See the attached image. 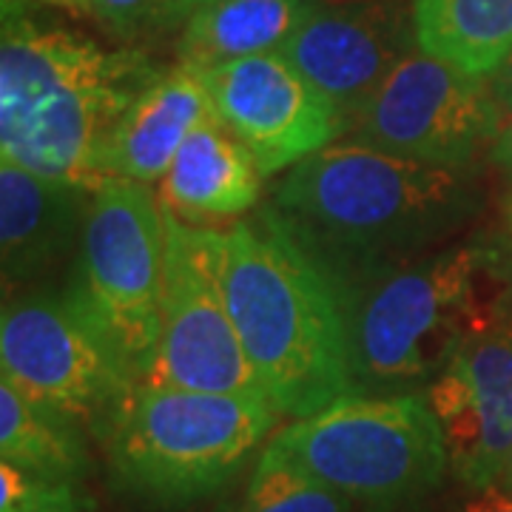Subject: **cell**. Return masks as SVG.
I'll use <instances>...</instances> for the list:
<instances>
[{"label": "cell", "instance_id": "cell-25", "mask_svg": "<svg viewBox=\"0 0 512 512\" xmlns=\"http://www.w3.org/2000/svg\"><path fill=\"white\" fill-rule=\"evenodd\" d=\"M490 154H493V163L512 177V117L501 126V131L495 134L493 146H490Z\"/></svg>", "mask_w": 512, "mask_h": 512}, {"label": "cell", "instance_id": "cell-13", "mask_svg": "<svg viewBox=\"0 0 512 512\" xmlns=\"http://www.w3.org/2000/svg\"><path fill=\"white\" fill-rule=\"evenodd\" d=\"M450 473L467 490L501 484L512 450V316L478 333L424 390Z\"/></svg>", "mask_w": 512, "mask_h": 512}, {"label": "cell", "instance_id": "cell-8", "mask_svg": "<svg viewBox=\"0 0 512 512\" xmlns=\"http://www.w3.org/2000/svg\"><path fill=\"white\" fill-rule=\"evenodd\" d=\"M0 379L94 439L137 384L120 353L66 291L6 299Z\"/></svg>", "mask_w": 512, "mask_h": 512}, {"label": "cell", "instance_id": "cell-27", "mask_svg": "<svg viewBox=\"0 0 512 512\" xmlns=\"http://www.w3.org/2000/svg\"><path fill=\"white\" fill-rule=\"evenodd\" d=\"M208 3H214V0H177V15H180V20H185L194 9L208 6Z\"/></svg>", "mask_w": 512, "mask_h": 512}, {"label": "cell", "instance_id": "cell-29", "mask_svg": "<svg viewBox=\"0 0 512 512\" xmlns=\"http://www.w3.org/2000/svg\"><path fill=\"white\" fill-rule=\"evenodd\" d=\"M507 217H510V228H512V197H510V205H507Z\"/></svg>", "mask_w": 512, "mask_h": 512}, {"label": "cell", "instance_id": "cell-28", "mask_svg": "<svg viewBox=\"0 0 512 512\" xmlns=\"http://www.w3.org/2000/svg\"><path fill=\"white\" fill-rule=\"evenodd\" d=\"M501 484H504V487L512 493V450H510V458H507V467H504V476H501Z\"/></svg>", "mask_w": 512, "mask_h": 512}, {"label": "cell", "instance_id": "cell-26", "mask_svg": "<svg viewBox=\"0 0 512 512\" xmlns=\"http://www.w3.org/2000/svg\"><path fill=\"white\" fill-rule=\"evenodd\" d=\"M40 3L69 9V12H74V15H89V6H92V0H40Z\"/></svg>", "mask_w": 512, "mask_h": 512}, {"label": "cell", "instance_id": "cell-3", "mask_svg": "<svg viewBox=\"0 0 512 512\" xmlns=\"http://www.w3.org/2000/svg\"><path fill=\"white\" fill-rule=\"evenodd\" d=\"M225 296L259 387L282 416L305 419L353 396L339 293L271 205L225 231Z\"/></svg>", "mask_w": 512, "mask_h": 512}, {"label": "cell", "instance_id": "cell-9", "mask_svg": "<svg viewBox=\"0 0 512 512\" xmlns=\"http://www.w3.org/2000/svg\"><path fill=\"white\" fill-rule=\"evenodd\" d=\"M163 217L160 345L143 384L265 396L225 296V231L191 225L165 208Z\"/></svg>", "mask_w": 512, "mask_h": 512}, {"label": "cell", "instance_id": "cell-21", "mask_svg": "<svg viewBox=\"0 0 512 512\" xmlns=\"http://www.w3.org/2000/svg\"><path fill=\"white\" fill-rule=\"evenodd\" d=\"M0 512H94L80 481L26 473L0 461Z\"/></svg>", "mask_w": 512, "mask_h": 512}, {"label": "cell", "instance_id": "cell-14", "mask_svg": "<svg viewBox=\"0 0 512 512\" xmlns=\"http://www.w3.org/2000/svg\"><path fill=\"white\" fill-rule=\"evenodd\" d=\"M92 191L0 163V268L6 288L52 274L80 245Z\"/></svg>", "mask_w": 512, "mask_h": 512}, {"label": "cell", "instance_id": "cell-18", "mask_svg": "<svg viewBox=\"0 0 512 512\" xmlns=\"http://www.w3.org/2000/svg\"><path fill=\"white\" fill-rule=\"evenodd\" d=\"M416 46L461 72L493 77L512 55V0H410Z\"/></svg>", "mask_w": 512, "mask_h": 512}, {"label": "cell", "instance_id": "cell-19", "mask_svg": "<svg viewBox=\"0 0 512 512\" xmlns=\"http://www.w3.org/2000/svg\"><path fill=\"white\" fill-rule=\"evenodd\" d=\"M0 461L35 476L80 481L89 473L86 430L0 379Z\"/></svg>", "mask_w": 512, "mask_h": 512}, {"label": "cell", "instance_id": "cell-4", "mask_svg": "<svg viewBox=\"0 0 512 512\" xmlns=\"http://www.w3.org/2000/svg\"><path fill=\"white\" fill-rule=\"evenodd\" d=\"M493 248L444 245L339 293L353 396L424 393L478 333L507 316Z\"/></svg>", "mask_w": 512, "mask_h": 512}, {"label": "cell", "instance_id": "cell-5", "mask_svg": "<svg viewBox=\"0 0 512 512\" xmlns=\"http://www.w3.org/2000/svg\"><path fill=\"white\" fill-rule=\"evenodd\" d=\"M279 416L265 396L140 382L97 441L123 493L177 510L228 487L271 441Z\"/></svg>", "mask_w": 512, "mask_h": 512}, {"label": "cell", "instance_id": "cell-24", "mask_svg": "<svg viewBox=\"0 0 512 512\" xmlns=\"http://www.w3.org/2000/svg\"><path fill=\"white\" fill-rule=\"evenodd\" d=\"M490 83H493L498 111H501V117H504V123H507L512 117V55L507 57V63L490 77Z\"/></svg>", "mask_w": 512, "mask_h": 512}, {"label": "cell", "instance_id": "cell-22", "mask_svg": "<svg viewBox=\"0 0 512 512\" xmlns=\"http://www.w3.org/2000/svg\"><path fill=\"white\" fill-rule=\"evenodd\" d=\"M89 15L117 40H134L180 23L177 0H92Z\"/></svg>", "mask_w": 512, "mask_h": 512}, {"label": "cell", "instance_id": "cell-12", "mask_svg": "<svg viewBox=\"0 0 512 512\" xmlns=\"http://www.w3.org/2000/svg\"><path fill=\"white\" fill-rule=\"evenodd\" d=\"M416 46L413 6L402 0L313 3L279 52L353 123L387 72Z\"/></svg>", "mask_w": 512, "mask_h": 512}, {"label": "cell", "instance_id": "cell-23", "mask_svg": "<svg viewBox=\"0 0 512 512\" xmlns=\"http://www.w3.org/2000/svg\"><path fill=\"white\" fill-rule=\"evenodd\" d=\"M458 512H512V493L504 484L473 490Z\"/></svg>", "mask_w": 512, "mask_h": 512}, {"label": "cell", "instance_id": "cell-15", "mask_svg": "<svg viewBox=\"0 0 512 512\" xmlns=\"http://www.w3.org/2000/svg\"><path fill=\"white\" fill-rule=\"evenodd\" d=\"M211 111L217 106L197 69L183 63L163 69L111 131L100 157V177L160 183L191 131Z\"/></svg>", "mask_w": 512, "mask_h": 512}, {"label": "cell", "instance_id": "cell-17", "mask_svg": "<svg viewBox=\"0 0 512 512\" xmlns=\"http://www.w3.org/2000/svg\"><path fill=\"white\" fill-rule=\"evenodd\" d=\"M311 9L313 0H214L183 20L177 63L208 72L242 57L282 52Z\"/></svg>", "mask_w": 512, "mask_h": 512}, {"label": "cell", "instance_id": "cell-6", "mask_svg": "<svg viewBox=\"0 0 512 512\" xmlns=\"http://www.w3.org/2000/svg\"><path fill=\"white\" fill-rule=\"evenodd\" d=\"M302 467L373 512L402 510L450 473L441 424L424 393L345 396L274 436Z\"/></svg>", "mask_w": 512, "mask_h": 512}, {"label": "cell", "instance_id": "cell-20", "mask_svg": "<svg viewBox=\"0 0 512 512\" xmlns=\"http://www.w3.org/2000/svg\"><path fill=\"white\" fill-rule=\"evenodd\" d=\"M353 501L271 439L254 461L239 512H350Z\"/></svg>", "mask_w": 512, "mask_h": 512}, {"label": "cell", "instance_id": "cell-2", "mask_svg": "<svg viewBox=\"0 0 512 512\" xmlns=\"http://www.w3.org/2000/svg\"><path fill=\"white\" fill-rule=\"evenodd\" d=\"M143 49H106L3 0L0 154L40 177L97 188L100 157L128 106L160 77Z\"/></svg>", "mask_w": 512, "mask_h": 512}, {"label": "cell", "instance_id": "cell-1", "mask_svg": "<svg viewBox=\"0 0 512 512\" xmlns=\"http://www.w3.org/2000/svg\"><path fill=\"white\" fill-rule=\"evenodd\" d=\"M271 211L336 291L447 245L473 220L467 168L407 160L342 140L293 165Z\"/></svg>", "mask_w": 512, "mask_h": 512}, {"label": "cell", "instance_id": "cell-7", "mask_svg": "<svg viewBox=\"0 0 512 512\" xmlns=\"http://www.w3.org/2000/svg\"><path fill=\"white\" fill-rule=\"evenodd\" d=\"M165 217L148 185L109 177L92 191L66 293L120 353L137 384L160 345Z\"/></svg>", "mask_w": 512, "mask_h": 512}, {"label": "cell", "instance_id": "cell-10", "mask_svg": "<svg viewBox=\"0 0 512 512\" xmlns=\"http://www.w3.org/2000/svg\"><path fill=\"white\" fill-rule=\"evenodd\" d=\"M501 126L490 77L413 49L367 97L350 134L416 163L467 168L478 148L493 146Z\"/></svg>", "mask_w": 512, "mask_h": 512}, {"label": "cell", "instance_id": "cell-11", "mask_svg": "<svg viewBox=\"0 0 512 512\" xmlns=\"http://www.w3.org/2000/svg\"><path fill=\"white\" fill-rule=\"evenodd\" d=\"M200 74L225 126L254 154L262 177L291 171L350 131L339 106L279 52Z\"/></svg>", "mask_w": 512, "mask_h": 512}, {"label": "cell", "instance_id": "cell-16", "mask_svg": "<svg viewBox=\"0 0 512 512\" xmlns=\"http://www.w3.org/2000/svg\"><path fill=\"white\" fill-rule=\"evenodd\" d=\"M157 197L165 211L191 225L234 220L256 208L262 171L220 111H211L174 157Z\"/></svg>", "mask_w": 512, "mask_h": 512}]
</instances>
